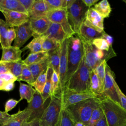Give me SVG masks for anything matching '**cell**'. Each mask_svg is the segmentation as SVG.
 <instances>
[{
  "label": "cell",
  "instance_id": "cell-1",
  "mask_svg": "<svg viewBox=\"0 0 126 126\" xmlns=\"http://www.w3.org/2000/svg\"><path fill=\"white\" fill-rule=\"evenodd\" d=\"M84 56L83 44L78 35L75 34L69 37L68 38L67 65L65 77V85L78 68Z\"/></svg>",
  "mask_w": 126,
  "mask_h": 126
},
{
  "label": "cell",
  "instance_id": "cell-2",
  "mask_svg": "<svg viewBox=\"0 0 126 126\" xmlns=\"http://www.w3.org/2000/svg\"><path fill=\"white\" fill-rule=\"evenodd\" d=\"M101 103L98 98L86 99L68 106L65 109L74 123L80 122L84 126L88 123L93 111L98 107Z\"/></svg>",
  "mask_w": 126,
  "mask_h": 126
},
{
  "label": "cell",
  "instance_id": "cell-3",
  "mask_svg": "<svg viewBox=\"0 0 126 126\" xmlns=\"http://www.w3.org/2000/svg\"><path fill=\"white\" fill-rule=\"evenodd\" d=\"M108 126H126V110L109 97L100 99Z\"/></svg>",
  "mask_w": 126,
  "mask_h": 126
},
{
  "label": "cell",
  "instance_id": "cell-4",
  "mask_svg": "<svg viewBox=\"0 0 126 126\" xmlns=\"http://www.w3.org/2000/svg\"><path fill=\"white\" fill-rule=\"evenodd\" d=\"M63 90L75 92L90 91V71L86 64L84 56L78 68L66 83Z\"/></svg>",
  "mask_w": 126,
  "mask_h": 126
},
{
  "label": "cell",
  "instance_id": "cell-5",
  "mask_svg": "<svg viewBox=\"0 0 126 126\" xmlns=\"http://www.w3.org/2000/svg\"><path fill=\"white\" fill-rule=\"evenodd\" d=\"M89 8L82 0H74L71 6L66 10L69 24L75 34L78 33L80 28L86 19Z\"/></svg>",
  "mask_w": 126,
  "mask_h": 126
},
{
  "label": "cell",
  "instance_id": "cell-6",
  "mask_svg": "<svg viewBox=\"0 0 126 126\" xmlns=\"http://www.w3.org/2000/svg\"><path fill=\"white\" fill-rule=\"evenodd\" d=\"M62 103L58 94L50 98V101L40 119L41 126H56L62 110Z\"/></svg>",
  "mask_w": 126,
  "mask_h": 126
},
{
  "label": "cell",
  "instance_id": "cell-7",
  "mask_svg": "<svg viewBox=\"0 0 126 126\" xmlns=\"http://www.w3.org/2000/svg\"><path fill=\"white\" fill-rule=\"evenodd\" d=\"M59 95L61 100L62 108H66L69 105L86 99L97 97L91 91L84 92H75L63 90L60 92Z\"/></svg>",
  "mask_w": 126,
  "mask_h": 126
},
{
  "label": "cell",
  "instance_id": "cell-8",
  "mask_svg": "<svg viewBox=\"0 0 126 126\" xmlns=\"http://www.w3.org/2000/svg\"><path fill=\"white\" fill-rule=\"evenodd\" d=\"M115 80L114 73L111 70L110 67L107 65L104 80L103 93L101 98L99 99L106 97H109L115 102L120 105L119 98L114 86Z\"/></svg>",
  "mask_w": 126,
  "mask_h": 126
},
{
  "label": "cell",
  "instance_id": "cell-9",
  "mask_svg": "<svg viewBox=\"0 0 126 126\" xmlns=\"http://www.w3.org/2000/svg\"><path fill=\"white\" fill-rule=\"evenodd\" d=\"M46 16L52 23L60 25L69 37L75 34L69 24L67 12L65 9H59L49 11Z\"/></svg>",
  "mask_w": 126,
  "mask_h": 126
},
{
  "label": "cell",
  "instance_id": "cell-10",
  "mask_svg": "<svg viewBox=\"0 0 126 126\" xmlns=\"http://www.w3.org/2000/svg\"><path fill=\"white\" fill-rule=\"evenodd\" d=\"M46 102H43L41 94L36 91L32 100L26 107L31 112L28 122H31L36 119H40L41 118L47 106H46Z\"/></svg>",
  "mask_w": 126,
  "mask_h": 126
},
{
  "label": "cell",
  "instance_id": "cell-11",
  "mask_svg": "<svg viewBox=\"0 0 126 126\" xmlns=\"http://www.w3.org/2000/svg\"><path fill=\"white\" fill-rule=\"evenodd\" d=\"M104 32V30L96 28L85 20L77 35L82 42H92L94 39L101 37Z\"/></svg>",
  "mask_w": 126,
  "mask_h": 126
},
{
  "label": "cell",
  "instance_id": "cell-12",
  "mask_svg": "<svg viewBox=\"0 0 126 126\" xmlns=\"http://www.w3.org/2000/svg\"><path fill=\"white\" fill-rule=\"evenodd\" d=\"M68 38L64 39L61 43L60 46L59 77L61 86L60 92L63 90L65 86V77L66 72L67 65Z\"/></svg>",
  "mask_w": 126,
  "mask_h": 126
},
{
  "label": "cell",
  "instance_id": "cell-13",
  "mask_svg": "<svg viewBox=\"0 0 126 126\" xmlns=\"http://www.w3.org/2000/svg\"><path fill=\"white\" fill-rule=\"evenodd\" d=\"M3 14L6 25L9 27H17L29 21L28 14L5 9H0Z\"/></svg>",
  "mask_w": 126,
  "mask_h": 126
},
{
  "label": "cell",
  "instance_id": "cell-14",
  "mask_svg": "<svg viewBox=\"0 0 126 126\" xmlns=\"http://www.w3.org/2000/svg\"><path fill=\"white\" fill-rule=\"evenodd\" d=\"M15 30L16 32V37L14 40L13 46L20 48L32 36L33 32L29 21L18 27H15Z\"/></svg>",
  "mask_w": 126,
  "mask_h": 126
},
{
  "label": "cell",
  "instance_id": "cell-15",
  "mask_svg": "<svg viewBox=\"0 0 126 126\" xmlns=\"http://www.w3.org/2000/svg\"><path fill=\"white\" fill-rule=\"evenodd\" d=\"M82 43L85 63L91 72L94 69L100 62L96 57L95 53V47L93 45L92 43L89 42H82Z\"/></svg>",
  "mask_w": 126,
  "mask_h": 126
},
{
  "label": "cell",
  "instance_id": "cell-16",
  "mask_svg": "<svg viewBox=\"0 0 126 126\" xmlns=\"http://www.w3.org/2000/svg\"><path fill=\"white\" fill-rule=\"evenodd\" d=\"M29 22L33 32V38L40 36L44 34L52 23L46 16L38 19H30Z\"/></svg>",
  "mask_w": 126,
  "mask_h": 126
},
{
  "label": "cell",
  "instance_id": "cell-17",
  "mask_svg": "<svg viewBox=\"0 0 126 126\" xmlns=\"http://www.w3.org/2000/svg\"><path fill=\"white\" fill-rule=\"evenodd\" d=\"M49 9L44 0H35L29 13L30 19H38L46 16Z\"/></svg>",
  "mask_w": 126,
  "mask_h": 126
},
{
  "label": "cell",
  "instance_id": "cell-18",
  "mask_svg": "<svg viewBox=\"0 0 126 126\" xmlns=\"http://www.w3.org/2000/svg\"><path fill=\"white\" fill-rule=\"evenodd\" d=\"M42 36L54 38L61 43L64 39L69 37L64 32L62 27L60 25L54 23H51L47 31Z\"/></svg>",
  "mask_w": 126,
  "mask_h": 126
},
{
  "label": "cell",
  "instance_id": "cell-19",
  "mask_svg": "<svg viewBox=\"0 0 126 126\" xmlns=\"http://www.w3.org/2000/svg\"><path fill=\"white\" fill-rule=\"evenodd\" d=\"M2 48L0 61L6 62H16L22 60V50L14 46Z\"/></svg>",
  "mask_w": 126,
  "mask_h": 126
},
{
  "label": "cell",
  "instance_id": "cell-20",
  "mask_svg": "<svg viewBox=\"0 0 126 126\" xmlns=\"http://www.w3.org/2000/svg\"><path fill=\"white\" fill-rule=\"evenodd\" d=\"M31 112L27 108L23 110H19L16 113L12 114L11 117L2 126H21L26 121H28Z\"/></svg>",
  "mask_w": 126,
  "mask_h": 126
},
{
  "label": "cell",
  "instance_id": "cell-21",
  "mask_svg": "<svg viewBox=\"0 0 126 126\" xmlns=\"http://www.w3.org/2000/svg\"><path fill=\"white\" fill-rule=\"evenodd\" d=\"M85 20L96 28L104 30V18L95 11L94 7L89 8L86 13Z\"/></svg>",
  "mask_w": 126,
  "mask_h": 126
},
{
  "label": "cell",
  "instance_id": "cell-22",
  "mask_svg": "<svg viewBox=\"0 0 126 126\" xmlns=\"http://www.w3.org/2000/svg\"><path fill=\"white\" fill-rule=\"evenodd\" d=\"M104 83L98 77L94 70L90 72V91L100 98L103 93Z\"/></svg>",
  "mask_w": 126,
  "mask_h": 126
},
{
  "label": "cell",
  "instance_id": "cell-23",
  "mask_svg": "<svg viewBox=\"0 0 126 126\" xmlns=\"http://www.w3.org/2000/svg\"><path fill=\"white\" fill-rule=\"evenodd\" d=\"M49 64V54L38 63L30 65L28 66L31 70L34 81L37 79L38 76L45 70Z\"/></svg>",
  "mask_w": 126,
  "mask_h": 126
},
{
  "label": "cell",
  "instance_id": "cell-24",
  "mask_svg": "<svg viewBox=\"0 0 126 126\" xmlns=\"http://www.w3.org/2000/svg\"><path fill=\"white\" fill-rule=\"evenodd\" d=\"M0 9H5L28 14L26 10L18 0H0Z\"/></svg>",
  "mask_w": 126,
  "mask_h": 126
},
{
  "label": "cell",
  "instance_id": "cell-25",
  "mask_svg": "<svg viewBox=\"0 0 126 126\" xmlns=\"http://www.w3.org/2000/svg\"><path fill=\"white\" fill-rule=\"evenodd\" d=\"M36 90L30 85H27L20 82L19 93L20 98L19 101L25 99L29 103L32 100Z\"/></svg>",
  "mask_w": 126,
  "mask_h": 126
},
{
  "label": "cell",
  "instance_id": "cell-26",
  "mask_svg": "<svg viewBox=\"0 0 126 126\" xmlns=\"http://www.w3.org/2000/svg\"><path fill=\"white\" fill-rule=\"evenodd\" d=\"M3 63L8 69L9 72L17 78V81L20 82L21 73L24 65L23 60H21L16 62H3Z\"/></svg>",
  "mask_w": 126,
  "mask_h": 126
},
{
  "label": "cell",
  "instance_id": "cell-27",
  "mask_svg": "<svg viewBox=\"0 0 126 126\" xmlns=\"http://www.w3.org/2000/svg\"><path fill=\"white\" fill-rule=\"evenodd\" d=\"M53 68L49 64L47 69V80L45 85L41 96L43 101L45 103L48 98H51V78L53 72Z\"/></svg>",
  "mask_w": 126,
  "mask_h": 126
},
{
  "label": "cell",
  "instance_id": "cell-28",
  "mask_svg": "<svg viewBox=\"0 0 126 126\" xmlns=\"http://www.w3.org/2000/svg\"><path fill=\"white\" fill-rule=\"evenodd\" d=\"M94 8L104 19L109 17L111 12L110 5L107 0H102L96 3Z\"/></svg>",
  "mask_w": 126,
  "mask_h": 126
},
{
  "label": "cell",
  "instance_id": "cell-29",
  "mask_svg": "<svg viewBox=\"0 0 126 126\" xmlns=\"http://www.w3.org/2000/svg\"><path fill=\"white\" fill-rule=\"evenodd\" d=\"M44 39V37L42 35L33 38V39L22 50V51H23L25 50L29 49L31 53L43 51L42 45Z\"/></svg>",
  "mask_w": 126,
  "mask_h": 126
},
{
  "label": "cell",
  "instance_id": "cell-30",
  "mask_svg": "<svg viewBox=\"0 0 126 126\" xmlns=\"http://www.w3.org/2000/svg\"><path fill=\"white\" fill-rule=\"evenodd\" d=\"M49 52L46 51H41L33 53H30L28 57L24 60H23V63L25 65L29 66L30 65L38 63L46 56H47Z\"/></svg>",
  "mask_w": 126,
  "mask_h": 126
},
{
  "label": "cell",
  "instance_id": "cell-31",
  "mask_svg": "<svg viewBox=\"0 0 126 126\" xmlns=\"http://www.w3.org/2000/svg\"><path fill=\"white\" fill-rule=\"evenodd\" d=\"M56 126H75V123L67 110L62 108Z\"/></svg>",
  "mask_w": 126,
  "mask_h": 126
},
{
  "label": "cell",
  "instance_id": "cell-32",
  "mask_svg": "<svg viewBox=\"0 0 126 126\" xmlns=\"http://www.w3.org/2000/svg\"><path fill=\"white\" fill-rule=\"evenodd\" d=\"M49 65L59 75L60 67V47L54 50L48 52Z\"/></svg>",
  "mask_w": 126,
  "mask_h": 126
},
{
  "label": "cell",
  "instance_id": "cell-33",
  "mask_svg": "<svg viewBox=\"0 0 126 126\" xmlns=\"http://www.w3.org/2000/svg\"><path fill=\"white\" fill-rule=\"evenodd\" d=\"M9 27L6 25L5 22L0 19V38L1 48L8 47L9 45L7 41L8 30Z\"/></svg>",
  "mask_w": 126,
  "mask_h": 126
},
{
  "label": "cell",
  "instance_id": "cell-34",
  "mask_svg": "<svg viewBox=\"0 0 126 126\" xmlns=\"http://www.w3.org/2000/svg\"><path fill=\"white\" fill-rule=\"evenodd\" d=\"M47 68L40 74L31 85L34 88L36 91L41 94L43 92L47 80Z\"/></svg>",
  "mask_w": 126,
  "mask_h": 126
},
{
  "label": "cell",
  "instance_id": "cell-35",
  "mask_svg": "<svg viewBox=\"0 0 126 126\" xmlns=\"http://www.w3.org/2000/svg\"><path fill=\"white\" fill-rule=\"evenodd\" d=\"M61 44V43L54 38L44 37L42 45V51L49 52L55 50L60 46Z\"/></svg>",
  "mask_w": 126,
  "mask_h": 126
},
{
  "label": "cell",
  "instance_id": "cell-36",
  "mask_svg": "<svg viewBox=\"0 0 126 126\" xmlns=\"http://www.w3.org/2000/svg\"><path fill=\"white\" fill-rule=\"evenodd\" d=\"M60 91L61 86L59 75L56 71L53 70L51 78V97L59 94Z\"/></svg>",
  "mask_w": 126,
  "mask_h": 126
},
{
  "label": "cell",
  "instance_id": "cell-37",
  "mask_svg": "<svg viewBox=\"0 0 126 126\" xmlns=\"http://www.w3.org/2000/svg\"><path fill=\"white\" fill-rule=\"evenodd\" d=\"M103 114V111L100 105L95 108L93 111L91 118L86 126H94L100 119Z\"/></svg>",
  "mask_w": 126,
  "mask_h": 126
},
{
  "label": "cell",
  "instance_id": "cell-38",
  "mask_svg": "<svg viewBox=\"0 0 126 126\" xmlns=\"http://www.w3.org/2000/svg\"><path fill=\"white\" fill-rule=\"evenodd\" d=\"M21 81L26 82L29 85H32V84L34 82L33 77L31 70L29 68L28 66L25 64L24 65L21 73L20 81Z\"/></svg>",
  "mask_w": 126,
  "mask_h": 126
},
{
  "label": "cell",
  "instance_id": "cell-39",
  "mask_svg": "<svg viewBox=\"0 0 126 126\" xmlns=\"http://www.w3.org/2000/svg\"><path fill=\"white\" fill-rule=\"evenodd\" d=\"M107 65V61L103 60L98 65H97L94 70L98 77L103 83H104L106 72V67Z\"/></svg>",
  "mask_w": 126,
  "mask_h": 126
},
{
  "label": "cell",
  "instance_id": "cell-40",
  "mask_svg": "<svg viewBox=\"0 0 126 126\" xmlns=\"http://www.w3.org/2000/svg\"><path fill=\"white\" fill-rule=\"evenodd\" d=\"M93 45L97 49L103 51H109L110 47L106 41L102 37H99L94 39L92 42Z\"/></svg>",
  "mask_w": 126,
  "mask_h": 126
},
{
  "label": "cell",
  "instance_id": "cell-41",
  "mask_svg": "<svg viewBox=\"0 0 126 126\" xmlns=\"http://www.w3.org/2000/svg\"><path fill=\"white\" fill-rule=\"evenodd\" d=\"M49 11L62 9L63 0H44Z\"/></svg>",
  "mask_w": 126,
  "mask_h": 126
},
{
  "label": "cell",
  "instance_id": "cell-42",
  "mask_svg": "<svg viewBox=\"0 0 126 126\" xmlns=\"http://www.w3.org/2000/svg\"><path fill=\"white\" fill-rule=\"evenodd\" d=\"M114 86L119 98L121 106L126 110V95L122 92L116 81H114Z\"/></svg>",
  "mask_w": 126,
  "mask_h": 126
},
{
  "label": "cell",
  "instance_id": "cell-43",
  "mask_svg": "<svg viewBox=\"0 0 126 126\" xmlns=\"http://www.w3.org/2000/svg\"><path fill=\"white\" fill-rule=\"evenodd\" d=\"M19 100H17L13 98H10L7 100L4 105V111L8 113L9 111L13 109L19 103Z\"/></svg>",
  "mask_w": 126,
  "mask_h": 126
},
{
  "label": "cell",
  "instance_id": "cell-44",
  "mask_svg": "<svg viewBox=\"0 0 126 126\" xmlns=\"http://www.w3.org/2000/svg\"><path fill=\"white\" fill-rule=\"evenodd\" d=\"M0 78L5 81L6 83L14 82L17 81V78L10 72L0 74Z\"/></svg>",
  "mask_w": 126,
  "mask_h": 126
},
{
  "label": "cell",
  "instance_id": "cell-45",
  "mask_svg": "<svg viewBox=\"0 0 126 126\" xmlns=\"http://www.w3.org/2000/svg\"><path fill=\"white\" fill-rule=\"evenodd\" d=\"M16 37V32L15 28L10 27L8 30V35H7V41L9 46H11V43L14 40H15Z\"/></svg>",
  "mask_w": 126,
  "mask_h": 126
},
{
  "label": "cell",
  "instance_id": "cell-46",
  "mask_svg": "<svg viewBox=\"0 0 126 126\" xmlns=\"http://www.w3.org/2000/svg\"><path fill=\"white\" fill-rule=\"evenodd\" d=\"M26 10L28 14L35 0H18Z\"/></svg>",
  "mask_w": 126,
  "mask_h": 126
},
{
  "label": "cell",
  "instance_id": "cell-47",
  "mask_svg": "<svg viewBox=\"0 0 126 126\" xmlns=\"http://www.w3.org/2000/svg\"><path fill=\"white\" fill-rule=\"evenodd\" d=\"M11 116L12 115H10L5 111H0V126H2L11 117Z\"/></svg>",
  "mask_w": 126,
  "mask_h": 126
},
{
  "label": "cell",
  "instance_id": "cell-48",
  "mask_svg": "<svg viewBox=\"0 0 126 126\" xmlns=\"http://www.w3.org/2000/svg\"><path fill=\"white\" fill-rule=\"evenodd\" d=\"M94 126H108L107 120L104 114V112L100 119Z\"/></svg>",
  "mask_w": 126,
  "mask_h": 126
},
{
  "label": "cell",
  "instance_id": "cell-49",
  "mask_svg": "<svg viewBox=\"0 0 126 126\" xmlns=\"http://www.w3.org/2000/svg\"><path fill=\"white\" fill-rule=\"evenodd\" d=\"M101 37L104 39L110 47L112 46V44H113V38L111 35H110L109 34H108L106 33L105 32H104L103 33Z\"/></svg>",
  "mask_w": 126,
  "mask_h": 126
},
{
  "label": "cell",
  "instance_id": "cell-50",
  "mask_svg": "<svg viewBox=\"0 0 126 126\" xmlns=\"http://www.w3.org/2000/svg\"><path fill=\"white\" fill-rule=\"evenodd\" d=\"M14 88V82H8L6 83L3 91L6 92H9L12 91Z\"/></svg>",
  "mask_w": 126,
  "mask_h": 126
},
{
  "label": "cell",
  "instance_id": "cell-51",
  "mask_svg": "<svg viewBox=\"0 0 126 126\" xmlns=\"http://www.w3.org/2000/svg\"><path fill=\"white\" fill-rule=\"evenodd\" d=\"M82 1L86 6L90 8L92 5H95L98 1V0H82Z\"/></svg>",
  "mask_w": 126,
  "mask_h": 126
},
{
  "label": "cell",
  "instance_id": "cell-52",
  "mask_svg": "<svg viewBox=\"0 0 126 126\" xmlns=\"http://www.w3.org/2000/svg\"><path fill=\"white\" fill-rule=\"evenodd\" d=\"M8 72H9V71L3 62L0 60V74Z\"/></svg>",
  "mask_w": 126,
  "mask_h": 126
},
{
  "label": "cell",
  "instance_id": "cell-53",
  "mask_svg": "<svg viewBox=\"0 0 126 126\" xmlns=\"http://www.w3.org/2000/svg\"><path fill=\"white\" fill-rule=\"evenodd\" d=\"M32 126H41L40 122V119H36L32 121Z\"/></svg>",
  "mask_w": 126,
  "mask_h": 126
},
{
  "label": "cell",
  "instance_id": "cell-54",
  "mask_svg": "<svg viewBox=\"0 0 126 126\" xmlns=\"http://www.w3.org/2000/svg\"><path fill=\"white\" fill-rule=\"evenodd\" d=\"M6 82L3 79L0 78V90L3 91V89L6 84Z\"/></svg>",
  "mask_w": 126,
  "mask_h": 126
},
{
  "label": "cell",
  "instance_id": "cell-55",
  "mask_svg": "<svg viewBox=\"0 0 126 126\" xmlns=\"http://www.w3.org/2000/svg\"><path fill=\"white\" fill-rule=\"evenodd\" d=\"M32 121H31V122L26 121L21 125V126H32Z\"/></svg>",
  "mask_w": 126,
  "mask_h": 126
},
{
  "label": "cell",
  "instance_id": "cell-56",
  "mask_svg": "<svg viewBox=\"0 0 126 126\" xmlns=\"http://www.w3.org/2000/svg\"><path fill=\"white\" fill-rule=\"evenodd\" d=\"M75 126H84V125L80 122L75 123Z\"/></svg>",
  "mask_w": 126,
  "mask_h": 126
},
{
  "label": "cell",
  "instance_id": "cell-57",
  "mask_svg": "<svg viewBox=\"0 0 126 126\" xmlns=\"http://www.w3.org/2000/svg\"><path fill=\"white\" fill-rule=\"evenodd\" d=\"M123 1L124 2H125V3H126V0H123Z\"/></svg>",
  "mask_w": 126,
  "mask_h": 126
},
{
  "label": "cell",
  "instance_id": "cell-58",
  "mask_svg": "<svg viewBox=\"0 0 126 126\" xmlns=\"http://www.w3.org/2000/svg\"></svg>",
  "mask_w": 126,
  "mask_h": 126
}]
</instances>
